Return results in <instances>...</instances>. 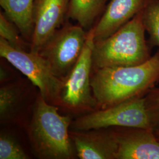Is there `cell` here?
<instances>
[{"label": "cell", "instance_id": "9a60e30c", "mask_svg": "<svg viewBox=\"0 0 159 159\" xmlns=\"http://www.w3.org/2000/svg\"><path fill=\"white\" fill-rule=\"evenodd\" d=\"M20 92L16 86H4L0 89V116L1 119L10 117L17 106Z\"/></svg>", "mask_w": 159, "mask_h": 159}, {"label": "cell", "instance_id": "3957f363", "mask_svg": "<svg viewBox=\"0 0 159 159\" xmlns=\"http://www.w3.org/2000/svg\"><path fill=\"white\" fill-rule=\"evenodd\" d=\"M71 119L61 116L58 108L39 96L30 127L35 151L41 158L69 159L73 157L68 127Z\"/></svg>", "mask_w": 159, "mask_h": 159}, {"label": "cell", "instance_id": "2e32d148", "mask_svg": "<svg viewBox=\"0 0 159 159\" xmlns=\"http://www.w3.org/2000/svg\"><path fill=\"white\" fill-rule=\"evenodd\" d=\"M151 129L159 140V88L153 87L144 95Z\"/></svg>", "mask_w": 159, "mask_h": 159}, {"label": "cell", "instance_id": "5bb4252c", "mask_svg": "<svg viewBox=\"0 0 159 159\" xmlns=\"http://www.w3.org/2000/svg\"><path fill=\"white\" fill-rule=\"evenodd\" d=\"M143 24L152 44L159 47V1H154L143 13Z\"/></svg>", "mask_w": 159, "mask_h": 159}, {"label": "cell", "instance_id": "30bf717a", "mask_svg": "<svg viewBox=\"0 0 159 159\" xmlns=\"http://www.w3.org/2000/svg\"><path fill=\"white\" fill-rule=\"evenodd\" d=\"M116 134V159H159V140L151 129L128 128Z\"/></svg>", "mask_w": 159, "mask_h": 159}, {"label": "cell", "instance_id": "6da1fadb", "mask_svg": "<svg viewBox=\"0 0 159 159\" xmlns=\"http://www.w3.org/2000/svg\"><path fill=\"white\" fill-rule=\"evenodd\" d=\"M158 82L159 51L140 64L96 69L91 90L97 106L103 109L143 96Z\"/></svg>", "mask_w": 159, "mask_h": 159}, {"label": "cell", "instance_id": "5b68a950", "mask_svg": "<svg viewBox=\"0 0 159 159\" xmlns=\"http://www.w3.org/2000/svg\"><path fill=\"white\" fill-rule=\"evenodd\" d=\"M110 127L151 129L144 96L100 109L74 121V131L105 129Z\"/></svg>", "mask_w": 159, "mask_h": 159}, {"label": "cell", "instance_id": "277c9868", "mask_svg": "<svg viewBox=\"0 0 159 159\" xmlns=\"http://www.w3.org/2000/svg\"><path fill=\"white\" fill-rule=\"evenodd\" d=\"M0 56L24 74L40 90L47 102L61 104L64 81L57 78L39 53L18 49L0 38Z\"/></svg>", "mask_w": 159, "mask_h": 159}, {"label": "cell", "instance_id": "e0dca14e", "mask_svg": "<svg viewBox=\"0 0 159 159\" xmlns=\"http://www.w3.org/2000/svg\"><path fill=\"white\" fill-rule=\"evenodd\" d=\"M17 26L6 17L4 13H0V38L7 41L11 46L18 49L25 50V43L17 33ZM19 31V30H18Z\"/></svg>", "mask_w": 159, "mask_h": 159}, {"label": "cell", "instance_id": "ba28073f", "mask_svg": "<svg viewBox=\"0 0 159 159\" xmlns=\"http://www.w3.org/2000/svg\"><path fill=\"white\" fill-rule=\"evenodd\" d=\"M68 7V0H35L30 51L40 52L62 24Z\"/></svg>", "mask_w": 159, "mask_h": 159}, {"label": "cell", "instance_id": "ac0fdd59", "mask_svg": "<svg viewBox=\"0 0 159 159\" xmlns=\"http://www.w3.org/2000/svg\"><path fill=\"white\" fill-rule=\"evenodd\" d=\"M20 144L11 137L1 135L0 137V159H27Z\"/></svg>", "mask_w": 159, "mask_h": 159}, {"label": "cell", "instance_id": "8fae6325", "mask_svg": "<svg viewBox=\"0 0 159 159\" xmlns=\"http://www.w3.org/2000/svg\"><path fill=\"white\" fill-rule=\"evenodd\" d=\"M143 0H110L102 17L93 28L94 42L107 39L142 10Z\"/></svg>", "mask_w": 159, "mask_h": 159}, {"label": "cell", "instance_id": "52a82bcc", "mask_svg": "<svg viewBox=\"0 0 159 159\" xmlns=\"http://www.w3.org/2000/svg\"><path fill=\"white\" fill-rule=\"evenodd\" d=\"M94 31L87 33L85 46L78 61L64 81L61 104L72 109H84L97 105L91 86Z\"/></svg>", "mask_w": 159, "mask_h": 159}, {"label": "cell", "instance_id": "7c38bea8", "mask_svg": "<svg viewBox=\"0 0 159 159\" xmlns=\"http://www.w3.org/2000/svg\"><path fill=\"white\" fill-rule=\"evenodd\" d=\"M35 0H0L4 14L24 37L31 41L33 29V12Z\"/></svg>", "mask_w": 159, "mask_h": 159}, {"label": "cell", "instance_id": "8992f818", "mask_svg": "<svg viewBox=\"0 0 159 159\" xmlns=\"http://www.w3.org/2000/svg\"><path fill=\"white\" fill-rule=\"evenodd\" d=\"M87 33L80 25L59 29L39 54L56 77L64 81L74 67L85 46Z\"/></svg>", "mask_w": 159, "mask_h": 159}, {"label": "cell", "instance_id": "7a4b0ae2", "mask_svg": "<svg viewBox=\"0 0 159 159\" xmlns=\"http://www.w3.org/2000/svg\"><path fill=\"white\" fill-rule=\"evenodd\" d=\"M142 10L116 33L94 42L93 66L94 69L136 66L152 57L145 39Z\"/></svg>", "mask_w": 159, "mask_h": 159}, {"label": "cell", "instance_id": "9c48e42d", "mask_svg": "<svg viewBox=\"0 0 159 159\" xmlns=\"http://www.w3.org/2000/svg\"><path fill=\"white\" fill-rule=\"evenodd\" d=\"M81 159H116L118 143L116 132L102 129L69 132Z\"/></svg>", "mask_w": 159, "mask_h": 159}, {"label": "cell", "instance_id": "4fadbf2b", "mask_svg": "<svg viewBox=\"0 0 159 159\" xmlns=\"http://www.w3.org/2000/svg\"><path fill=\"white\" fill-rule=\"evenodd\" d=\"M105 0H68L67 15L83 29L90 27L101 11Z\"/></svg>", "mask_w": 159, "mask_h": 159}]
</instances>
